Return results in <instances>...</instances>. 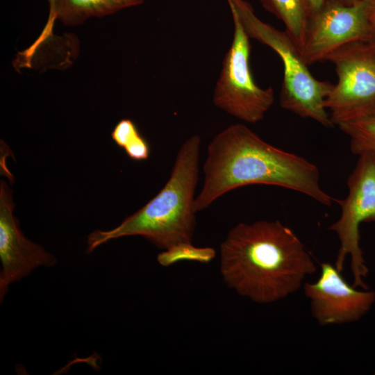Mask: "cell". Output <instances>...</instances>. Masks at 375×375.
I'll return each instance as SVG.
<instances>
[{
    "mask_svg": "<svg viewBox=\"0 0 375 375\" xmlns=\"http://www.w3.org/2000/svg\"><path fill=\"white\" fill-rule=\"evenodd\" d=\"M203 171L204 181L194 200L195 212L231 190L254 184L290 189L326 206L337 201L322 189L315 164L267 143L242 124L231 125L213 138Z\"/></svg>",
    "mask_w": 375,
    "mask_h": 375,
    "instance_id": "1",
    "label": "cell"
},
{
    "mask_svg": "<svg viewBox=\"0 0 375 375\" xmlns=\"http://www.w3.org/2000/svg\"><path fill=\"white\" fill-rule=\"evenodd\" d=\"M316 270L299 238L278 220L239 223L220 245L224 282L256 303L285 298Z\"/></svg>",
    "mask_w": 375,
    "mask_h": 375,
    "instance_id": "2",
    "label": "cell"
},
{
    "mask_svg": "<svg viewBox=\"0 0 375 375\" xmlns=\"http://www.w3.org/2000/svg\"><path fill=\"white\" fill-rule=\"evenodd\" d=\"M200 147L198 135L185 140L162 190L117 227L92 232L88 238L87 252L124 236H143L162 249L179 242H192L196 225L194 203L199 180Z\"/></svg>",
    "mask_w": 375,
    "mask_h": 375,
    "instance_id": "3",
    "label": "cell"
},
{
    "mask_svg": "<svg viewBox=\"0 0 375 375\" xmlns=\"http://www.w3.org/2000/svg\"><path fill=\"white\" fill-rule=\"evenodd\" d=\"M228 2L238 12L249 37L267 45L280 57L283 67L281 107L301 117L312 119L325 127L333 126L325 107V100L333 84L312 76L300 50L285 31L262 22L244 0Z\"/></svg>",
    "mask_w": 375,
    "mask_h": 375,
    "instance_id": "4",
    "label": "cell"
},
{
    "mask_svg": "<svg viewBox=\"0 0 375 375\" xmlns=\"http://www.w3.org/2000/svg\"><path fill=\"white\" fill-rule=\"evenodd\" d=\"M234 32L232 44L223 60L215 84L214 105L240 120L255 124L261 121L274 101L272 87L261 88L255 82L250 68L251 44L241 18L230 6Z\"/></svg>",
    "mask_w": 375,
    "mask_h": 375,
    "instance_id": "5",
    "label": "cell"
},
{
    "mask_svg": "<svg viewBox=\"0 0 375 375\" xmlns=\"http://www.w3.org/2000/svg\"><path fill=\"white\" fill-rule=\"evenodd\" d=\"M338 82L325 100L333 124L375 112V39L348 43L326 58Z\"/></svg>",
    "mask_w": 375,
    "mask_h": 375,
    "instance_id": "6",
    "label": "cell"
},
{
    "mask_svg": "<svg viewBox=\"0 0 375 375\" xmlns=\"http://www.w3.org/2000/svg\"><path fill=\"white\" fill-rule=\"evenodd\" d=\"M358 156L347 179L348 194L336 201L341 208L340 216L328 229L336 233L340 243L335 266L342 272L349 255L352 285L367 290L364 278L369 271L360 246L359 228L363 222H375V155L366 152Z\"/></svg>",
    "mask_w": 375,
    "mask_h": 375,
    "instance_id": "7",
    "label": "cell"
},
{
    "mask_svg": "<svg viewBox=\"0 0 375 375\" xmlns=\"http://www.w3.org/2000/svg\"><path fill=\"white\" fill-rule=\"evenodd\" d=\"M371 9L372 0H326L311 12L301 51L306 64L326 60L348 43L374 40Z\"/></svg>",
    "mask_w": 375,
    "mask_h": 375,
    "instance_id": "8",
    "label": "cell"
},
{
    "mask_svg": "<svg viewBox=\"0 0 375 375\" xmlns=\"http://www.w3.org/2000/svg\"><path fill=\"white\" fill-rule=\"evenodd\" d=\"M321 274L315 283H306L313 317L320 325L343 324L360 319L375 302V292L349 285L335 265L321 264Z\"/></svg>",
    "mask_w": 375,
    "mask_h": 375,
    "instance_id": "9",
    "label": "cell"
},
{
    "mask_svg": "<svg viewBox=\"0 0 375 375\" xmlns=\"http://www.w3.org/2000/svg\"><path fill=\"white\" fill-rule=\"evenodd\" d=\"M15 205L11 192L5 183L0 185V301L10 284L21 280L33 269L53 267L56 258L44 249L28 240L13 215Z\"/></svg>",
    "mask_w": 375,
    "mask_h": 375,
    "instance_id": "10",
    "label": "cell"
},
{
    "mask_svg": "<svg viewBox=\"0 0 375 375\" xmlns=\"http://www.w3.org/2000/svg\"><path fill=\"white\" fill-rule=\"evenodd\" d=\"M144 0H49L50 14L66 26H77L94 17H104L137 6Z\"/></svg>",
    "mask_w": 375,
    "mask_h": 375,
    "instance_id": "11",
    "label": "cell"
},
{
    "mask_svg": "<svg viewBox=\"0 0 375 375\" xmlns=\"http://www.w3.org/2000/svg\"><path fill=\"white\" fill-rule=\"evenodd\" d=\"M264 8L285 25V31L301 53L310 8L308 0H260Z\"/></svg>",
    "mask_w": 375,
    "mask_h": 375,
    "instance_id": "12",
    "label": "cell"
},
{
    "mask_svg": "<svg viewBox=\"0 0 375 375\" xmlns=\"http://www.w3.org/2000/svg\"><path fill=\"white\" fill-rule=\"evenodd\" d=\"M349 138L350 149L356 156L375 155V112L338 125Z\"/></svg>",
    "mask_w": 375,
    "mask_h": 375,
    "instance_id": "13",
    "label": "cell"
},
{
    "mask_svg": "<svg viewBox=\"0 0 375 375\" xmlns=\"http://www.w3.org/2000/svg\"><path fill=\"white\" fill-rule=\"evenodd\" d=\"M111 137L132 160L140 161L149 158L150 154L149 143L140 134L132 120L129 119L120 120L114 128Z\"/></svg>",
    "mask_w": 375,
    "mask_h": 375,
    "instance_id": "14",
    "label": "cell"
},
{
    "mask_svg": "<svg viewBox=\"0 0 375 375\" xmlns=\"http://www.w3.org/2000/svg\"><path fill=\"white\" fill-rule=\"evenodd\" d=\"M215 256L216 251L212 247H197L192 242H179L158 253L157 261L163 267L183 260L208 264Z\"/></svg>",
    "mask_w": 375,
    "mask_h": 375,
    "instance_id": "15",
    "label": "cell"
},
{
    "mask_svg": "<svg viewBox=\"0 0 375 375\" xmlns=\"http://www.w3.org/2000/svg\"><path fill=\"white\" fill-rule=\"evenodd\" d=\"M310 8V12L318 10L326 0H308ZM356 1V0H350Z\"/></svg>",
    "mask_w": 375,
    "mask_h": 375,
    "instance_id": "16",
    "label": "cell"
},
{
    "mask_svg": "<svg viewBox=\"0 0 375 375\" xmlns=\"http://www.w3.org/2000/svg\"><path fill=\"white\" fill-rule=\"evenodd\" d=\"M371 21L375 30V0H372Z\"/></svg>",
    "mask_w": 375,
    "mask_h": 375,
    "instance_id": "17",
    "label": "cell"
}]
</instances>
